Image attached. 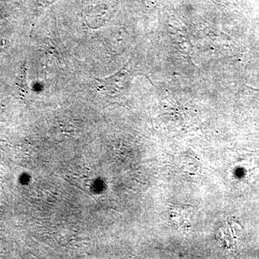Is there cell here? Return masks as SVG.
<instances>
[{
	"label": "cell",
	"instance_id": "1",
	"mask_svg": "<svg viewBox=\"0 0 259 259\" xmlns=\"http://www.w3.org/2000/svg\"><path fill=\"white\" fill-rule=\"evenodd\" d=\"M193 207L191 205H174L171 207V218L181 228L191 227Z\"/></svg>",
	"mask_w": 259,
	"mask_h": 259
}]
</instances>
